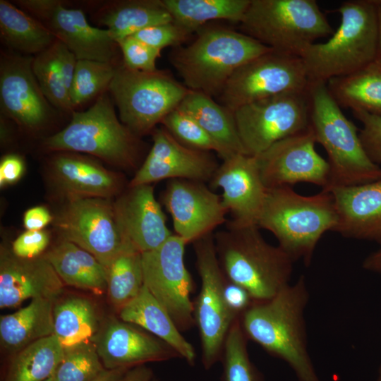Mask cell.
Wrapping results in <instances>:
<instances>
[{"label": "cell", "instance_id": "cell-1", "mask_svg": "<svg viewBox=\"0 0 381 381\" xmlns=\"http://www.w3.org/2000/svg\"><path fill=\"white\" fill-rule=\"evenodd\" d=\"M309 298L301 275L270 299L254 301L241 322L248 339L286 362L298 381H320L308 348L305 310Z\"/></svg>", "mask_w": 381, "mask_h": 381}, {"label": "cell", "instance_id": "cell-2", "mask_svg": "<svg viewBox=\"0 0 381 381\" xmlns=\"http://www.w3.org/2000/svg\"><path fill=\"white\" fill-rule=\"evenodd\" d=\"M259 229L230 220L225 229L214 234L224 274L254 301L270 299L289 285L294 262L279 246L267 243Z\"/></svg>", "mask_w": 381, "mask_h": 381}, {"label": "cell", "instance_id": "cell-3", "mask_svg": "<svg viewBox=\"0 0 381 381\" xmlns=\"http://www.w3.org/2000/svg\"><path fill=\"white\" fill-rule=\"evenodd\" d=\"M337 222L330 191L305 196L282 186L267 189L257 225L270 231L294 262L301 260L309 266L319 240L334 231Z\"/></svg>", "mask_w": 381, "mask_h": 381}, {"label": "cell", "instance_id": "cell-4", "mask_svg": "<svg viewBox=\"0 0 381 381\" xmlns=\"http://www.w3.org/2000/svg\"><path fill=\"white\" fill-rule=\"evenodd\" d=\"M306 95L309 128L328 156L330 183L325 190L380 179L381 168L367 155L357 127L344 114L327 83L309 81Z\"/></svg>", "mask_w": 381, "mask_h": 381}, {"label": "cell", "instance_id": "cell-5", "mask_svg": "<svg viewBox=\"0 0 381 381\" xmlns=\"http://www.w3.org/2000/svg\"><path fill=\"white\" fill-rule=\"evenodd\" d=\"M340 24L325 42L314 43L301 56L309 81L353 73L375 61L378 27L375 0H350L336 9Z\"/></svg>", "mask_w": 381, "mask_h": 381}, {"label": "cell", "instance_id": "cell-6", "mask_svg": "<svg viewBox=\"0 0 381 381\" xmlns=\"http://www.w3.org/2000/svg\"><path fill=\"white\" fill-rule=\"evenodd\" d=\"M270 50L241 32L208 28L189 45L176 48L170 61L188 90L212 97L238 68Z\"/></svg>", "mask_w": 381, "mask_h": 381}, {"label": "cell", "instance_id": "cell-7", "mask_svg": "<svg viewBox=\"0 0 381 381\" xmlns=\"http://www.w3.org/2000/svg\"><path fill=\"white\" fill-rule=\"evenodd\" d=\"M240 29L274 52L298 57L334 32L315 0H250Z\"/></svg>", "mask_w": 381, "mask_h": 381}, {"label": "cell", "instance_id": "cell-8", "mask_svg": "<svg viewBox=\"0 0 381 381\" xmlns=\"http://www.w3.org/2000/svg\"><path fill=\"white\" fill-rule=\"evenodd\" d=\"M49 151L83 152L122 168L136 164L139 141L116 116L114 102L104 92L88 109L72 112L64 129L45 139Z\"/></svg>", "mask_w": 381, "mask_h": 381}, {"label": "cell", "instance_id": "cell-9", "mask_svg": "<svg viewBox=\"0 0 381 381\" xmlns=\"http://www.w3.org/2000/svg\"><path fill=\"white\" fill-rule=\"evenodd\" d=\"M108 91L120 121L139 137L178 108L190 90L166 71H136L123 64L117 66Z\"/></svg>", "mask_w": 381, "mask_h": 381}, {"label": "cell", "instance_id": "cell-10", "mask_svg": "<svg viewBox=\"0 0 381 381\" xmlns=\"http://www.w3.org/2000/svg\"><path fill=\"white\" fill-rule=\"evenodd\" d=\"M195 263L201 288L194 303V318L200 337L202 363L210 369L221 361L226 337L236 318L224 296L226 277L219 262L214 234H208L193 243Z\"/></svg>", "mask_w": 381, "mask_h": 381}, {"label": "cell", "instance_id": "cell-11", "mask_svg": "<svg viewBox=\"0 0 381 381\" xmlns=\"http://www.w3.org/2000/svg\"><path fill=\"white\" fill-rule=\"evenodd\" d=\"M306 90L255 101L233 112L246 155H259L275 143L308 129Z\"/></svg>", "mask_w": 381, "mask_h": 381}, {"label": "cell", "instance_id": "cell-12", "mask_svg": "<svg viewBox=\"0 0 381 381\" xmlns=\"http://www.w3.org/2000/svg\"><path fill=\"white\" fill-rule=\"evenodd\" d=\"M308 83L301 57L270 50L238 68L218 97L222 105L233 113L255 101L305 92Z\"/></svg>", "mask_w": 381, "mask_h": 381}, {"label": "cell", "instance_id": "cell-13", "mask_svg": "<svg viewBox=\"0 0 381 381\" xmlns=\"http://www.w3.org/2000/svg\"><path fill=\"white\" fill-rule=\"evenodd\" d=\"M186 243L173 234L159 248L142 253L143 283L170 315L180 331L194 325L193 282L184 253Z\"/></svg>", "mask_w": 381, "mask_h": 381}, {"label": "cell", "instance_id": "cell-14", "mask_svg": "<svg viewBox=\"0 0 381 381\" xmlns=\"http://www.w3.org/2000/svg\"><path fill=\"white\" fill-rule=\"evenodd\" d=\"M54 224L64 240L92 254L105 268L119 253L133 247L123 237L109 199L68 201Z\"/></svg>", "mask_w": 381, "mask_h": 381}, {"label": "cell", "instance_id": "cell-15", "mask_svg": "<svg viewBox=\"0 0 381 381\" xmlns=\"http://www.w3.org/2000/svg\"><path fill=\"white\" fill-rule=\"evenodd\" d=\"M16 4L40 21L77 59L115 64L117 42L106 29L91 25L82 10L59 0H18Z\"/></svg>", "mask_w": 381, "mask_h": 381}, {"label": "cell", "instance_id": "cell-16", "mask_svg": "<svg viewBox=\"0 0 381 381\" xmlns=\"http://www.w3.org/2000/svg\"><path fill=\"white\" fill-rule=\"evenodd\" d=\"M313 132L308 130L282 139L257 157L265 186L274 188L306 182L327 190L330 183L327 160L316 151Z\"/></svg>", "mask_w": 381, "mask_h": 381}, {"label": "cell", "instance_id": "cell-17", "mask_svg": "<svg viewBox=\"0 0 381 381\" xmlns=\"http://www.w3.org/2000/svg\"><path fill=\"white\" fill-rule=\"evenodd\" d=\"M33 56L13 51L0 56L1 114L28 131L42 128L54 113L34 75Z\"/></svg>", "mask_w": 381, "mask_h": 381}, {"label": "cell", "instance_id": "cell-18", "mask_svg": "<svg viewBox=\"0 0 381 381\" xmlns=\"http://www.w3.org/2000/svg\"><path fill=\"white\" fill-rule=\"evenodd\" d=\"M162 200L171 216L175 234L186 244L212 233L226 222L228 211L221 195L208 188L204 182L170 180Z\"/></svg>", "mask_w": 381, "mask_h": 381}, {"label": "cell", "instance_id": "cell-19", "mask_svg": "<svg viewBox=\"0 0 381 381\" xmlns=\"http://www.w3.org/2000/svg\"><path fill=\"white\" fill-rule=\"evenodd\" d=\"M153 144L129 186L151 184L164 179L211 180L218 167L209 152L188 147L167 129L153 131Z\"/></svg>", "mask_w": 381, "mask_h": 381}, {"label": "cell", "instance_id": "cell-20", "mask_svg": "<svg viewBox=\"0 0 381 381\" xmlns=\"http://www.w3.org/2000/svg\"><path fill=\"white\" fill-rule=\"evenodd\" d=\"M210 183L212 188L222 189V201L232 214L231 220L257 225L267 188L262 181L255 156L236 154L224 159Z\"/></svg>", "mask_w": 381, "mask_h": 381}, {"label": "cell", "instance_id": "cell-21", "mask_svg": "<svg viewBox=\"0 0 381 381\" xmlns=\"http://www.w3.org/2000/svg\"><path fill=\"white\" fill-rule=\"evenodd\" d=\"M90 341L107 370L130 369L148 362L180 358L172 347L160 339L123 320L111 321Z\"/></svg>", "mask_w": 381, "mask_h": 381}, {"label": "cell", "instance_id": "cell-22", "mask_svg": "<svg viewBox=\"0 0 381 381\" xmlns=\"http://www.w3.org/2000/svg\"><path fill=\"white\" fill-rule=\"evenodd\" d=\"M114 207L124 240L141 253L159 248L173 235L151 184L129 186Z\"/></svg>", "mask_w": 381, "mask_h": 381}, {"label": "cell", "instance_id": "cell-23", "mask_svg": "<svg viewBox=\"0 0 381 381\" xmlns=\"http://www.w3.org/2000/svg\"><path fill=\"white\" fill-rule=\"evenodd\" d=\"M63 282L44 257L22 258L1 248L0 307L18 306L28 298L54 301L63 291Z\"/></svg>", "mask_w": 381, "mask_h": 381}, {"label": "cell", "instance_id": "cell-24", "mask_svg": "<svg viewBox=\"0 0 381 381\" xmlns=\"http://www.w3.org/2000/svg\"><path fill=\"white\" fill-rule=\"evenodd\" d=\"M327 190L333 195L337 213L334 231L347 238L381 242V178Z\"/></svg>", "mask_w": 381, "mask_h": 381}, {"label": "cell", "instance_id": "cell-25", "mask_svg": "<svg viewBox=\"0 0 381 381\" xmlns=\"http://www.w3.org/2000/svg\"><path fill=\"white\" fill-rule=\"evenodd\" d=\"M54 183L68 201L83 198H107L122 187L120 176L86 157L59 152L51 162Z\"/></svg>", "mask_w": 381, "mask_h": 381}, {"label": "cell", "instance_id": "cell-26", "mask_svg": "<svg viewBox=\"0 0 381 381\" xmlns=\"http://www.w3.org/2000/svg\"><path fill=\"white\" fill-rule=\"evenodd\" d=\"M119 318L152 333L172 347L189 365H194L196 358L194 347L145 285L133 299L119 310Z\"/></svg>", "mask_w": 381, "mask_h": 381}, {"label": "cell", "instance_id": "cell-27", "mask_svg": "<svg viewBox=\"0 0 381 381\" xmlns=\"http://www.w3.org/2000/svg\"><path fill=\"white\" fill-rule=\"evenodd\" d=\"M93 19L104 25L116 42L145 28L173 21L162 0L105 1L94 13Z\"/></svg>", "mask_w": 381, "mask_h": 381}, {"label": "cell", "instance_id": "cell-28", "mask_svg": "<svg viewBox=\"0 0 381 381\" xmlns=\"http://www.w3.org/2000/svg\"><path fill=\"white\" fill-rule=\"evenodd\" d=\"M44 258L65 284L97 295L107 290L106 268L75 243L64 239Z\"/></svg>", "mask_w": 381, "mask_h": 381}, {"label": "cell", "instance_id": "cell-29", "mask_svg": "<svg viewBox=\"0 0 381 381\" xmlns=\"http://www.w3.org/2000/svg\"><path fill=\"white\" fill-rule=\"evenodd\" d=\"M178 108L194 118L219 145L223 160L236 154H246L234 114L212 97L190 90Z\"/></svg>", "mask_w": 381, "mask_h": 381}, {"label": "cell", "instance_id": "cell-30", "mask_svg": "<svg viewBox=\"0 0 381 381\" xmlns=\"http://www.w3.org/2000/svg\"><path fill=\"white\" fill-rule=\"evenodd\" d=\"M54 301L35 298L27 306L0 318L1 345L19 351L31 343L54 334Z\"/></svg>", "mask_w": 381, "mask_h": 381}, {"label": "cell", "instance_id": "cell-31", "mask_svg": "<svg viewBox=\"0 0 381 381\" xmlns=\"http://www.w3.org/2000/svg\"><path fill=\"white\" fill-rule=\"evenodd\" d=\"M341 107L362 110L381 117V62L377 59L349 75L327 82Z\"/></svg>", "mask_w": 381, "mask_h": 381}, {"label": "cell", "instance_id": "cell-32", "mask_svg": "<svg viewBox=\"0 0 381 381\" xmlns=\"http://www.w3.org/2000/svg\"><path fill=\"white\" fill-rule=\"evenodd\" d=\"M0 36L11 51L35 56L56 40L38 20L6 0H0Z\"/></svg>", "mask_w": 381, "mask_h": 381}, {"label": "cell", "instance_id": "cell-33", "mask_svg": "<svg viewBox=\"0 0 381 381\" xmlns=\"http://www.w3.org/2000/svg\"><path fill=\"white\" fill-rule=\"evenodd\" d=\"M250 0H162L173 21L192 33L207 21L240 23Z\"/></svg>", "mask_w": 381, "mask_h": 381}, {"label": "cell", "instance_id": "cell-34", "mask_svg": "<svg viewBox=\"0 0 381 381\" xmlns=\"http://www.w3.org/2000/svg\"><path fill=\"white\" fill-rule=\"evenodd\" d=\"M64 356V349L54 334L37 340L17 352L5 381H45L54 375Z\"/></svg>", "mask_w": 381, "mask_h": 381}, {"label": "cell", "instance_id": "cell-35", "mask_svg": "<svg viewBox=\"0 0 381 381\" xmlns=\"http://www.w3.org/2000/svg\"><path fill=\"white\" fill-rule=\"evenodd\" d=\"M54 334L64 349L88 341L96 334L97 318L92 303L80 297L68 298L54 307Z\"/></svg>", "mask_w": 381, "mask_h": 381}, {"label": "cell", "instance_id": "cell-36", "mask_svg": "<svg viewBox=\"0 0 381 381\" xmlns=\"http://www.w3.org/2000/svg\"><path fill=\"white\" fill-rule=\"evenodd\" d=\"M106 270L109 298L120 310L139 294L144 285L142 253L133 247L128 248Z\"/></svg>", "mask_w": 381, "mask_h": 381}, {"label": "cell", "instance_id": "cell-37", "mask_svg": "<svg viewBox=\"0 0 381 381\" xmlns=\"http://www.w3.org/2000/svg\"><path fill=\"white\" fill-rule=\"evenodd\" d=\"M247 341L238 318L232 322L223 347V381H264L250 358Z\"/></svg>", "mask_w": 381, "mask_h": 381}, {"label": "cell", "instance_id": "cell-38", "mask_svg": "<svg viewBox=\"0 0 381 381\" xmlns=\"http://www.w3.org/2000/svg\"><path fill=\"white\" fill-rule=\"evenodd\" d=\"M117 66L110 62L78 60L69 92L73 108L99 97L108 90Z\"/></svg>", "mask_w": 381, "mask_h": 381}, {"label": "cell", "instance_id": "cell-39", "mask_svg": "<svg viewBox=\"0 0 381 381\" xmlns=\"http://www.w3.org/2000/svg\"><path fill=\"white\" fill-rule=\"evenodd\" d=\"M55 41L48 49L33 56L32 68L50 104L58 110L73 112L74 109L57 66Z\"/></svg>", "mask_w": 381, "mask_h": 381}, {"label": "cell", "instance_id": "cell-40", "mask_svg": "<svg viewBox=\"0 0 381 381\" xmlns=\"http://www.w3.org/2000/svg\"><path fill=\"white\" fill-rule=\"evenodd\" d=\"M105 370L94 344L85 341L64 349L54 381H91Z\"/></svg>", "mask_w": 381, "mask_h": 381}, {"label": "cell", "instance_id": "cell-41", "mask_svg": "<svg viewBox=\"0 0 381 381\" xmlns=\"http://www.w3.org/2000/svg\"><path fill=\"white\" fill-rule=\"evenodd\" d=\"M161 123L182 144L202 151H214L223 158V152L219 145L194 118L185 111L176 108Z\"/></svg>", "mask_w": 381, "mask_h": 381}, {"label": "cell", "instance_id": "cell-42", "mask_svg": "<svg viewBox=\"0 0 381 381\" xmlns=\"http://www.w3.org/2000/svg\"><path fill=\"white\" fill-rule=\"evenodd\" d=\"M116 42L126 67L142 71L157 70L156 61L160 56V50L147 45L133 36L123 38Z\"/></svg>", "mask_w": 381, "mask_h": 381}, {"label": "cell", "instance_id": "cell-43", "mask_svg": "<svg viewBox=\"0 0 381 381\" xmlns=\"http://www.w3.org/2000/svg\"><path fill=\"white\" fill-rule=\"evenodd\" d=\"M190 33L174 21L145 28L133 35L137 40L158 50L166 47H179Z\"/></svg>", "mask_w": 381, "mask_h": 381}, {"label": "cell", "instance_id": "cell-44", "mask_svg": "<svg viewBox=\"0 0 381 381\" xmlns=\"http://www.w3.org/2000/svg\"><path fill=\"white\" fill-rule=\"evenodd\" d=\"M353 116L362 123L359 137L370 160L381 164V117L362 110H353Z\"/></svg>", "mask_w": 381, "mask_h": 381}, {"label": "cell", "instance_id": "cell-45", "mask_svg": "<svg viewBox=\"0 0 381 381\" xmlns=\"http://www.w3.org/2000/svg\"><path fill=\"white\" fill-rule=\"evenodd\" d=\"M49 242V234L42 230H27L20 234L12 244V251L22 258H34L44 250Z\"/></svg>", "mask_w": 381, "mask_h": 381}, {"label": "cell", "instance_id": "cell-46", "mask_svg": "<svg viewBox=\"0 0 381 381\" xmlns=\"http://www.w3.org/2000/svg\"><path fill=\"white\" fill-rule=\"evenodd\" d=\"M224 296L229 308L236 318H241L254 302L247 290L230 282L227 278Z\"/></svg>", "mask_w": 381, "mask_h": 381}, {"label": "cell", "instance_id": "cell-47", "mask_svg": "<svg viewBox=\"0 0 381 381\" xmlns=\"http://www.w3.org/2000/svg\"><path fill=\"white\" fill-rule=\"evenodd\" d=\"M55 44L57 66L64 85L69 94L78 59L74 54L56 39Z\"/></svg>", "mask_w": 381, "mask_h": 381}, {"label": "cell", "instance_id": "cell-48", "mask_svg": "<svg viewBox=\"0 0 381 381\" xmlns=\"http://www.w3.org/2000/svg\"><path fill=\"white\" fill-rule=\"evenodd\" d=\"M25 171L23 159L18 155L4 156L0 163V186L4 187L18 181Z\"/></svg>", "mask_w": 381, "mask_h": 381}, {"label": "cell", "instance_id": "cell-49", "mask_svg": "<svg viewBox=\"0 0 381 381\" xmlns=\"http://www.w3.org/2000/svg\"><path fill=\"white\" fill-rule=\"evenodd\" d=\"M53 217L43 206H37L27 210L24 214L23 224L27 230L40 231L49 224Z\"/></svg>", "mask_w": 381, "mask_h": 381}, {"label": "cell", "instance_id": "cell-50", "mask_svg": "<svg viewBox=\"0 0 381 381\" xmlns=\"http://www.w3.org/2000/svg\"><path fill=\"white\" fill-rule=\"evenodd\" d=\"M152 370L142 365L128 370L121 381H152Z\"/></svg>", "mask_w": 381, "mask_h": 381}, {"label": "cell", "instance_id": "cell-51", "mask_svg": "<svg viewBox=\"0 0 381 381\" xmlns=\"http://www.w3.org/2000/svg\"><path fill=\"white\" fill-rule=\"evenodd\" d=\"M363 267L367 270L381 272V248L368 255L363 261Z\"/></svg>", "mask_w": 381, "mask_h": 381}, {"label": "cell", "instance_id": "cell-52", "mask_svg": "<svg viewBox=\"0 0 381 381\" xmlns=\"http://www.w3.org/2000/svg\"><path fill=\"white\" fill-rule=\"evenodd\" d=\"M128 370L129 369H105L100 375L91 381H121Z\"/></svg>", "mask_w": 381, "mask_h": 381}, {"label": "cell", "instance_id": "cell-53", "mask_svg": "<svg viewBox=\"0 0 381 381\" xmlns=\"http://www.w3.org/2000/svg\"><path fill=\"white\" fill-rule=\"evenodd\" d=\"M378 27L377 52L376 59L381 62V0H375Z\"/></svg>", "mask_w": 381, "mask_h": 381}, {"label": "cell", "instance_id": "cell-54", "mask_svg": "<svg viewBox=\"0 0 381 381\" xmlns=\"http://www.w3.org/2000/svg\"><path fill=\"white\" fill-rule=\"evenodd\" d=\"M378 381H381V369H380V374H379Z\"/></svg>", "mask_w": 381, "mask_h": 381}, {"label": "cell", "instance_id": "cell-55", "mask_svg": "<svg viewBox=\"0 0 381 381\" xmlns=\"http://www.w3.org/2000/svg\"><path fill=\"white\" fill-rule=\"evenodd\" d=\"M45 381H54L53 377H52L47 379V380H45Z\"/></svg>", "mask_w": 381, "mask_h": 381}, {"label": "cell", "instance_id": "cell-56", "mask_svg": "<svg viewBox=\"0 0 381 381\" xmlns=\"http://www.w3.org/2000/svg\"><path fill=\"white\" fill-rule=\"evenodd\" d=\"M380 243H381V242H380Z\"/></svg>", "mask_w": 381, "mask_h": 381}]
</instances>
